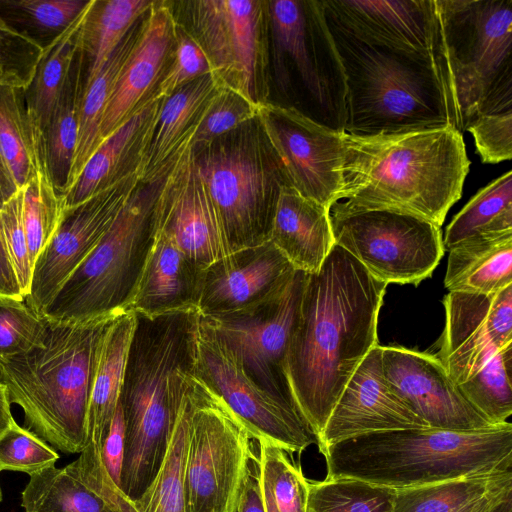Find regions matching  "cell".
Listing matches in <instances>:
<instances>
[{
	"instance_id": "1",
	"label": "cell",
	"mask_w": 512,
	"mask_h": 512,
	"mask_svg": "<svg viewBox=\"0 0 512 512\" xmlns=\"http://www.w3.org/2000/svg\"><path fill=\"white\" fill-rule=\"evenodd\" d=\"M386 286L338 245L317 272L307 273L285 375L318 438L349 379L378 344Z\"/></svg>"
},
{
	"instance_id": "2",
	"label": "cell",
	"mask_w": 512,
	"mask_h": 512,
	"mask_svg": "<svg viewBox=\"0 0 512 512\" xmlns=\"http://www.w3.org/2000/svg\"><path fill=\"white\" fill-rule=\"evenodd\" d=\"M343 210L387 209L441 227L461 198L470 161L453 126L401 133H344Z\"/></svg>"
},
{
	"instance_id": "3",
	"label": "cell",
	"mask_w": 512,
	"mask_h": 512,
	"mask_svg": "<svg viewBox=\"0 0 512 512\" xmlns=\"http://www.w3.org/2000/svg\"><path fill=\"white\" fill-rule=\"evenodd\" d=\"M198 311L136 314L119 403L126 426L122 492L139 498L164 458L190 375Z\"/></svg>"
},
{
	"instance_id": "4",
	"label": "cell",
	"mask_w": 512,
	"mask_h": 512,
	"mask_svg": "<svg viewBox=\"0 0 512 512\" xmlns=\"http://www.w3.org/2000/svg\"><path fill=\"white\" fill-rule=\"evenodd\" d=\"M116 315L77 323L46 319L32 348L0 360L10 404L22 408L28 430L61 452L80 454L86 446L100 346Z\"/></svg>"
},
{
	"instance_id": "5",
	"label": "cell",
	"mask_w": 512,
	"mask_h": 512,
	"mask_svg": "<svg viewBox=\"0 0 512 512\" xmlns=\"http://www.w3.org/2000/svg\"><path fill=\"white\" fill-rule=\"evenodd\" d=\"M326 21L346 77V133L374 135L446 126L462 133L447 63L371 46L327 17Z\"/></svg>"
},
{
	"instance_id": "6",
	"label": "cell",
	"mask_w": 512,
	"mask_h": 512,
	"mask_svg": "<svg viewBox=\"0 0 512 512\" xmlns=\"http://www.w3.org/2000/svg\"><path fill=\"white\" fill-rule=\"evenodd\" d=\"M328 479L394 490L512 471V424L477 431L410 429L362 435L324 448Z\"/></svg>"
},
{
	"instance_id": "7",
	"label": "cell",
	"mask_w": 512,
	"mask_h": 512,
	"mask_svg": "<svg viewBox=\"0 0 512 512\" xmlns=\"http://www.w3.org/2000/svg\"><path fill=\"white\" fill-rule=\"evenodd\" d=\"M193 155L231 253L269 241L280 191L291 185L258 118L221 135Z\"/></svg>"
},
{
	"instance_id": "8",
	"label": "cell",
	"mask_w": 512,
	"mask_h": 512,
	"mask_svg": "<svg viewBox=\"0 0 512 512\" xmlns=\"http://www.w3.org/2000/svg\"><path fill=\"white\" fill-rule=\"evenodd\" d=\"M274 83L283 102L345 132L346 77L322 0L268 1Z\"/></svg>"
},
{
	"instance_id": "9",
	"label": "cell",
	"mask_w": 512,
	"mask_h": 512,
	"mask_svg": "<svg viewBox=\"0 0 512 512\" xmlns=\"http://www.w3.org/2000/svg\"><path fill=\"white\" fill-rule=\"evenodd\" d=\"M164 176L139 183L97 245L58 289L43 317L77 323L126 311L154 241V204Z\"/></svg>"
},
{
	"instance_id": "10",
	"label": "cell",
	"mask_w": 512,
	"mask_h": 512,
	"mask_svg": "<svg viewBox=\"0 0 512 512\" xmlns=\"http://www.w3.org/2000/svg\"><path fill=\"white\" fill-rule=\"evenodd\" d=\"M462 131L512 110V0H437Z\"/></svg>"
},
{
	"instance_id": "11",
	"label": "cell",
	"mask_w": 512,
	"mask_h": 512,
	"mask_svg": "<svg viewBox=\"0 0 512 512\" xmlns=\"http://www.w3.org/2000/svg\"><path fill=\"white\" fill-rule=\"evenodd\" d=\"M174 18L206 53L213 76L251 102L270 101L267 0L168 1Z\"/></svg>"
},
{
	"instance_id": "12",
	"label": "cell",
	"mask_w": 512,
	"mask_h": 512,
	"mask_svg": "<svg viewBox=\"0 0 512 512\" xmlns=\"http://www.w3.org/2000/svg\"><path fill=\"white\" fill-rule=\"evenodd\" d=\"M186 466V512H235L255 455L249 431L193 372Z\"/></svg>"
},
{
	"instance_id": "13",
	"label": "cell",
	"mask_w": 512,
	"mask_h": 512,
	"mask_svg": "<svg viewBox=\"0 0 512 512\" xmlns=\"http://www.w3.org/2000/svg\"><path fill=\"white\" fill-rule=\"evenodd\" d=\"M330 218L336 245L387 285L419 284L444 255L441 227L412 214L343 210L333 204Z\"/></svg>"
},
{
	"instance_id": "14",
	"label": "cell",
	"mask_w": 512,
	"mask_h": 512,
	"mask_svg": "<svg viewBox=\"0 0 512 512\" xmlns=\"http://www.w3.org/2000/svg\"><path fill=\"white\" fill-rule=\"evenodd\" d=\"M194 373L224 401L254 440L290 454L318 445V437L303 415L254 382L201 315L195 335Z\"/></svg>"
},
{
	"instance_id": "15",
	"label": "cell",
	"mask_w": 512,
	"mask_h": 512,
	"mask_svg": "<svg viewBox=\"0 0 512 512\" xmlns=\"http://www.w3.org/2000/svg\"><path fill=\"white\" fill-rule=\"evenodd\" d=\"M306 277L307 273L296 270L286 284L254 305L201 316L237 355L254 382L298 411L287 383L285 360Z\"/></svg>"
},
{
	"instance_id": "16",
	"label": "cell",
	"mask_w": 512,
	"mask_h": 512,
	"mask_svg": "<svg viewBox=\"0 0 512 512\" xmlns=\"http://www.w3.org/2000/svg\"><path fill=\"white\" fill-rule=\"evenodd\" d=\"M257 118L297 192L328 209L341 200L345 132L272 101L259 105Z\"/></svg>"
},
{
	"instance_id": "17",
	"label": "cell",
	"mask_w": 512,
	"mask_h": 512,
	"mask_svg": "<svg viewBox=\"0 0 512 512\" xmlns=\"http://www.w3.org/2000/svg\"><path fill=\"white\" fill-rule=\"evenodd\" d=\"M322 1L325 16L356 39L450 66L437 0Z\"/></svg>"
},
{
	"instance_id": "18",
	"label": "cell",
	"mask_w": 512,
	"mask_h": 512,
	"mask_svg": "<svg viewBox=\"0 0 512 512\" xmlns=\"http://www.w3.org/2000/svg\"><path fill=\"white\" fill-rule=\"evenodd\" d=\"M153 214L155 230L203 269L231 253L220 216L197 170L191 141L165 174Z\"/></svg>"
},
{
	"instance_id": "19",
	"label": "cell",
	"mask_w": 512,
	"mask_h": 512,
	"mask_svg": "<svg viewBox=\"0 0 512 512\" xmlns=\"http://www.w3.org/2000/svg\"><path fill=\"white\" fill-rule=\"evenodd\" d=\"M137 173L66 209L53 236L37 256L25 298L40 316L61 285L88 256L139 185Z\"/></svg>"
},
{
	"instance_id": "20",
	"label": "cell",
	"mask_w": 512,
	"mask_h": 512,
	"mask_svg": "<svg viewBox=\"0 0 512 512\" xmlns=\"http://www.w3.org/2000/svg\"><path fill=\"white\" fill-rule=\"evenodd\" d=\"M443 305L445 326L436 356L459 385L512 344V285L494 294L449 292Z\"/></svg>"
},
{
	"instance_id": "21",
	"label": "cell",
	"mask_w": 512,
	"mask_h": 512,
	"mask_svg": "<svg viewBox=\"0 0 512 512\" xmlns=\"http://www.w3.org/2000/svg\"><path fill=\"white\" fill-rule=\"evenodd\" d=\"M383 373L392 389L430 428L477 431L495 425L462 395L436 355L381 346Z\"/></svg>"
},
{
	"instance_id": "22",
	"label": "cell",
	"mask_w": 512,
	"mask_h": 512,
	"mask_svg": "<svg viewBox=\"0 0 512 512\" xmlns=\"http://www.w3.org/2000/svg\"><path fill=\"white\" fill-rule=\"evenodd\" d=\"M430 428L388 383L377 344L359 364L318 438L324 448L354 437L410 429Z\"/></svg>"
},
{
	"instance_id": "23",
	"label": "cell",
	"mask_w": 512,
	"mask_h": 512,
	"mask_svg": "<svg viewBox=\"0 0 512 512\" xmlns=\"http://www.w3.org/2000/svg\"><path fill=\"white\" fill-rule=\"evenodd\" d=\"M175 51V18L168 1H155L142 18L138 40L107 104L102 142L154 98Z\"/></svg>"
},
{
	"instance_id": "24",
	"label": "cell",
	"mask_w": 512,
	"mask_h": 512,
	"mask_svg": "<svg viewBox=\"0 0 512 512\" xmlns=\"http://www.w3.org/2000/svg\"><path fill=\"white\" fill-rule=\"evenodd\" d=\"M295 271L270 241L234 251L204 270L198 312L212 316L247 308L281 288Z\"/></svg>"
},
{
	"instance_id": "25",
	"label": "cell",
	"mask_w": 512,
	"mask_h": 512,
	"mask_svg": "<svg viewBox=\"0 0 512 512\" xmlns=\"http://www.w3.org/2000/svg\"><path fill=\"white\" fill-rule=\"evenodd\" d=\"M204 270L155 230L126 311L147 317L198 311Z\"/></svg>"
},
{
	"instance_id": "26",
	"label": "cell",
	"mask_w": 512,
	"mask_h": 512,
	"mask_svg": "<svg viewBox=\"0 0 512 512\" xmlns=\"http://www.w3.org/2000/svg\"><path fill=\"white\" fill-rule=\"evenodd\" d=\"M163 100L151 99L100 144L64 195L66 209L80 205L132 174H138L154 135Z\"/></svg>"
},
{
	"instance_id": "27",
	"label": "cell",
	"mask_w": 512,
	"mask_h": 512,
	"mask_svg": "<svg viewBox=\"0 0 512 512\" xmlns=\"http://www.w3.org/2000/svg\"><path fill=\"white\" fill-rule=\"evenodd\" d=\"M269 241L295 270L317 272L336 245L330 209L283 186L273 216Z\"/></svg>"
},
{
	"instance_id": "28",
	"label": "cell",
	"mask_w": 512,
	"mask_h": 512,
	"mask_svg": "<svg viewBox=\"0 0 512 512\" xmlns=\"http://www.w3.org/2000/svg\"><path fill=\"white\" fill-rule=\"evenodd\" d=\"M221 85L212 74L183 86L163 100L157 125L138 172L140 183L162 178L192 140Z\"/></svg>"
},
{
	"instance_id": "29",
	"label": "cell",
	"mask_w": 512,
	"mask_h": 512,
	"mask_svg": "<svg viewBox=\"0 0 512 512\" xmlns=\"http://www.w3.org/2000/svg\"><path fill=\"white\" fill-rule=\"evenodd\" d=\"M136 314L124 311L109 323L100 346L88 412L87 443L81 453L101 456L119 403Z\"/></svg>"
},
{
	"instance_id": "30",
	"label": "cell",
	"mask_w": 512,
	"mask_h": 512,
	"mask_svg": "<svg viewBox=\"0 0 512 512\" xmlns=\"http://www.w3.org/2000/svg\"><path fill=\"white\" fill-rule=\"evenodd\" d=\"M512 285V233L466 239L449 249V292L494 294Z\"/></svg>"
},
{
	"instance_id": "31",
	"label": "cell",
	"mask_w": 512,
	"mask_h": 512,
	"mask_svg": "<svg viewBox=\"0 0 512 512\" xmlns=\"http://www.w3.org/2000/svg\"><path fill=\"white\" fill-rule=\"evenodd\" d=\"M25 90L0 82V153L18 188L48 168L44 132L27 111Z\"/></svg>"
},
{
	"instance_id": "32",
	"label": "cell",
	"mask_w": 512,
	"mask_h": 512,
	"mask_svg": "<svg viewBox=\"0 0 512 512\" xmlns=\"http://www.w3.org/2000/svg\"><path fill=\"white\" fill-rule=\"evenodd\" d=\"M142 18L130 29L95 78L84 86L77 143L63 196L74 185L85 164L102 143V119L120 72L140 35Z\"/></svg>"
},
{
	"instance_id": "33",
	"label": "cell",
	"mask_w": 512,
	"mask_h": 512,
	"mask_svg": "<svg viewBox=\"0 0 512 512\" xmlns=\"http://www.w3.org/2000/svg\"><path fill=\"white\" fill-rule=\"evenodd\" d=\"M86 63L80 46L44 131L49 174L61 195L68 182L77 143L79 114L87 73L84 72Z\"/></svg>"
},
{
	"instance_id": "34",
	"label": "cell",
	"mask_w": 512,
	"mask_h": 512,
	"mask_svg": "<svg viewBox=\"0 0 512 512\" xmlns=\"http://www.w3.org/2000/svg\"><path fill=\"white\" fill-rule=\"evenodd\" d=\"M153 0H90L80 30L89 84L130 29L151 8Z\"/></svg>"
},
{
	"instance_id": "35",
	"label": "cell",
	"mask_w": 512,
	"mask_h": 512,
	"mask_svg": "<svg viewBox=\"0 0 512 512\" xmlns=\"http://www.w3.org/2000/svg\"><path fill=\"white\" fill-rule=\"evenodd\" d=\"M87 6L65 31L44 46L33 79L25 90L27 111L43 132L80 50V30Z\"/></svg>"
},
{
	"instance_id": "36",
	"label": "cell",
	"mask_w": 512,
	"mask_h": 512,
	"mask_svg": "<svg viewBox=\"0 0 512 512\" xmlns=\"http://www.w3.org/2000/svg\"><path fill=\"white\" fill-rule=\"evenodd\" d=\"M188 386L189 380L161 465L142 495L132 500L137 512H186L185 486L191 412Z\"/></svg>"
},
{
	"instance_id": "37",
	"label": "cell",
	"mask_w": 512,
	"mask_h": 512,
	"mask_svg": "<svg viewBox=\"0 0 512 512\" xmlns=\"http://www.w3.org/2000/svg\"><path fill=\"white\" fill-rule=\"evenodd\" d=\"M512 233V172L480 189L453 217L443 244L448 249L475 237Z\"/></svg>"
},
{
	"instance_id": "38",
	"label": "cell",
	"mask_w": 512,
	"mask_h": 512,
	"mask_svg": "<svg viewBox=\"0 0 512 512\" xmlns=\"http://www.w3.org/2000/svg\"><path fill=\"white\" fill-rule=\"evenodd\" d=\"M25 512H117L67 465L32 475L22 492Z\"/></svg>"
},
{
	"instance_id": "39",
	"label": "cell",
	"mask_w": 512,
	"mask_h": 512,
	"mask_svg": "<svg viewBox=\"0 0 512 512\" xmlns=\"http://www.w3.org/2000/svg\"><path fill=\"white\" fill-rule=\"evenodd\" d=\"M512 483V471L395 490L392 512H453Z\"/></svg>"
},
{
	"instance_id": "40",
	"label": "cell",
	"mask_w": 512,
	"mask_h": 512,
	"mask_svg": "<svg viewBox=\"0 0 512 512\" xmlns=\"http://www.w3.org/2000/svg\"><path fill=\"white\" fill-rule=\"evenodd\" d=\"M511 372L512 344L458 385L465 399L493 425L508 422L512 414Z\"/></svg>"
},
{
	"instance_id": "41",
	"label": "cell",
	"mask_w": 512,
	"mask_h": 512,
	"mask_svg": "<svg viewBox=\"0 0 512 512\" xmlns=\"http://www.w3.org/2000/svg\"><path fill=\"white\" fill-rule=\"evenodd\" d=\"M395 490L361 480L309 482L306 512H392Z\"/></svg>"
},
{
	"instance_id": "42",
	"label": "cell",
	"mask_w": 512,
	"mask_h": 512,
	"mask_svg": "<svg viewBox=\"0 0 512 512\" xmlns=\"http://www.w3.org/2000/svg\"><path fill=\"white\" fill-rule=\"evenodd\" d=\"M23 190V222L34 266L63 217L65 200L56 190L48 168L38 171Z\"/></svg>"
},
{
	"instance_id": "43",
	"label": "cell",
	"mask_w": 512,
	"mask_h": 512,
	"mask_svg": "<svg viewBox=\"0 0 512 512\" xmlns=\"http://www.w3.org/2000/svg\"><path fill=\"white\" fill-rule=\"evenodd\" d=\"M256 442L259 472L278 512H306L309 481L301 469L290 461L284 450L265 441Z\"/></svg>"
},
{
	"instance_id": "44",
	"label": "cell",
	"mask_w": 512,
	"mask_h": 512,
	"mask_svg": "<svg viewBox=\"0 0 512 512\" xmlns=\"http://www.w3.org/2000/svg\"><path fill=\"white\" fill-rule=\"evenodd\" d=\"M89 0H4L0 17L26 26L51 41L65 31L87 6Z\"/></svg>"
},
{
	"instance_id": "45",
	"label": "cell",
	"mask_w": 512,
	"mask_h": 512,
	"mask_svg": "<svg viewBox=\"0 0 512 512\" xmlns=\"http://www.w3.org/2000/svg\"><path fill=\"white\" fill-rule=\"evenodd\" d=\"M258 111L259 105L237 91L221 86L191 140L192 150H199L221 135L257 118Z\"/></svg>"
},
{
	"instance_id": "46",
	"label": "cell",
	"mask_w": 512,
	"mask_h": 512,
	"mask_svg": "<svg viewBox=\"0 0 512 512\" xmlns=\"http://www.w3.org/2000/svg\"><path fill=\"white\" fill-rule=\"evenodd\" d=\"M45 324L46 318L38 315L25 299L0 296V360L32 348Z\"/></svg>"
},
{
	"instance_id": "47",
	"label": "cell",
	"mask_w": 512,
	"mask_h": 512,
	"mask_svg": "<svg viewBox=\"0 0 512 512\" xmlns=\"http://www.w3.org/2000/svg\"><path fill=\"white\" fill-rule=\"evenodd\" d=\"M59 459L57 452L15 421L0 435V471H18L29 476Z\"/></svg>"
},
{
	"instance_id": "48",
	"label": "cell",
	"mask_w": 512,
	"mask_h": 512,
	"mask_svg": "<svg viewBox=\"0 0 512 512\" xmlns=\"http://www.w3.org/2000/svg\"><path fill=\"white\" fill-rule=\"evenodd\" d=\"M209 74L213 75V70L206 53L189 31L175 20L174 57L154 97L166 99L193 80Z\"/></svg>"
},
{
	"instance_id": "49",
	"label": "cell",
	"mask_w": 512,
	"mask_h": 512,
	"mask_svg": "<svg viewBox=\"0 0 512 512\" xmlns=\"http://www.w3.org/2000/svg\"><path fill=\"white\" fill-rule=\"evenodd\" d=\"M23 197L24 190L20 188L0 208V224L9 257L26 298L30 291L33 262L23 222Z\"/></svg>"
},
{
	"instance_id": "50",
	"label": "cell",
	"mask_w": 512,
	"mask_h": 512,
	"mask_svg": "<svg viewBox=\"0 0 512 512\" xmlns=\"http://www.w3.org/2000/svg\"><path fill=\"white\" fill-rule=\"evenodd\" d=\"M475 141L483 163L496 164L512 158V110L479 114L465 127Z\"/></svg>"
},
{
	"instance_id": "51",
	"label": "cell",
	"mask_w": 512,
	"mask_h": 512,
	"mask_svg": "<svg viewBox=\"0 0 512 512\" xmlns=\"http://www.w3.org/2000/svg\"><path fill=\"white\" fill-rule=\"evenodd\" d=\"M43 52V45L18 29H0V65L24 78L29 85Z\"/></svg>"
},
{
	"instance_id": "52",
	"label": "cell",
	"mask_w": 512,
	"mask_h": 512,
	"mask_svg": "<svg viewBox=\"0 0 512 512\" xmlns=\"http://www.w3.org/2000/svg\"><path fill=\"white\" fill-rule=\"evenodd\" d=\"M125 447L126 426L121 405L118 403L102 446L101 457L109 477L119 488L121 485Z\"/></svg>"
},
{
	"instance_id": "53",
	"label": "cell",
	"mask_w": 512,
	"mask_h": 512,
	"mask_svg": "<svg viewBox=\"0 0 512 512\" xmlns=\"http://www.w3.org/2000/svg\"><path fill=\"white\" fill-rule=\"evenodd\" d=\"M235 512H266L256 457L242 487Z\"/></svg>"
},
{
	"instance_id": "54",
	"label": "cell",
	"mask_w": 512,
	"mask_h": 512,
	"mask_svg": "<svg viewBox=\"0 0 512 512\" xmlns=\"http://www.w3.org/2000/svg\"><path fill=\"white\" fill-rule=\"evenodd\" d=\"M453 512H512V483Z\"/></svg>"
},
{
	"instance_id": "55",
	"label": "cell",
	"mask_w": 512,
	"mask_h": 512,
	"mask_svg": "<svg viewBox=\"0 0 512 512\" xmlns=\"http://www.w3.org/2000/svg\"><path fill=\"white\" fill-rule=\"evenodd\" d=\"M0 296L25 299L9 257L0 224Z\"/></svg>"
},
{
	"instance_id": "56",
	"label": "cell",
	"mask_w": 512,
	"mask_h": 512,
	"mask_svg": "<svg viewBox=\"0 0 512 512\" xmlns=\"http://www.w3.org/2000/svg\"><path fill=\"white\" fill-rule=\"evenodd\" d=\"M20 189L16 186L10 171L0 153V208Z\"/></svg>"
},
{
	"instance_id": "57",
	"label": "cell",
	"mask_w": 512,
	"mask_h": 512,
	"mask_svg": "<svg viewBox=\"0 0 512 512\" xmlns=\"http://www.w3.org/2000/svg\"><path fill=\"white\" fill-rule=\"evenodd\" d=\"M10 405L6 387L0 382V435L15 421Z\"/></svg>"
},
{
	"instance_id": "58",
	"label": "cell",
	"mask_w": 512,
	"mask_h": 512,
	"mask_svg": "<svg viewBox=\"0 0 512 512\" xmlns=\"http://www.w3.org/2000/svg\"><path fill=\"white\" fill-rule=\"evenodd\" d=\"M259 475H260V472H259ZM260 482H261V487H262V492H263L265 511L266 512H278L275 502L273 500V497L271 495V492L269 490V487L266 484V482L263 480L261 475H260Z\"/></svg>"
},
{
	"instance_id": "59",
	"label": "cell",
	"mask_w": 512,
	"mask_h": 512,
	"mask_svg": "<svg viewBox=\"0 0 512 512\" xmlns=\"http://www.w3.org/2000/svg\"><path fill=\"white\" fill-rule=\"evenodd\" d=\"M9 79V72L7 69L0 65V82L1 81H7Z\"/></svg>"
},
{
	"instance_id": "60",
	"label": "cell",
	"mask_w": 512,
	"mask_h": 512,
	"mask_svg": "<svg viewBox=\"0 0 512 512\" xmlns=\"http://www.w3.org/2000/svg\"><path fill=\"white\" fill-rule=\"evenodd\" d=\"M10 26L6 24V22L0 17V29H6Z\"/></svg>"
},
{
	"instance_id": "61",
	"label": "cell",
	"mask_w": 512,
	"mask_h": 512,
	"mask_svg": "<svg viewBox=\"0 0 512 512\" xmlns=\"http://www.w3.org/2000/svg\"><path fill=\"white\" fill-rule=\"evenodd\" d=\"M2 501V490H1V487H0V503Z\"/></svg>"
}]
</instances>
